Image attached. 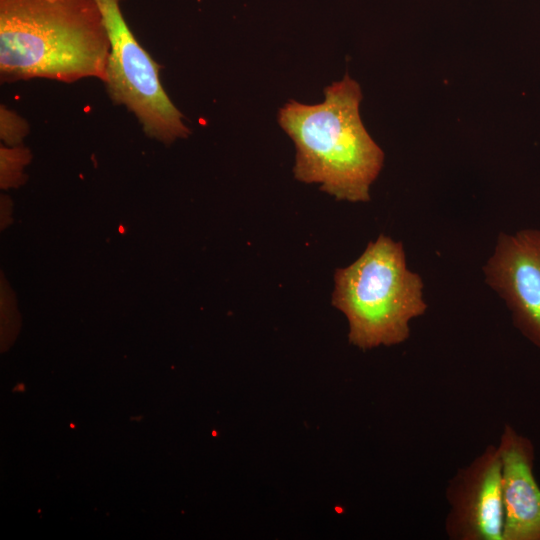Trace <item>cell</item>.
<instances>
[{"label": "cell", "mask_w": 540, "mask_h": 540, "mask_svg": "<svg viewBox=\"0 0 540 540\" xmlns=\"http://www.w3.org/2000/svg\"><path fill=\"white\" fill-rule=\"evenodd\" d=\"M109 54L96 0H0L2 82L103 81Z\"/></svg>", "instance_id": "6da1fadb"}, {"label": "cell", "mask_w": 540, "mask_h": 540, "mask_svg": "<svg viewBox=\"0 0 540 540\" xmlns=\"http://www.w3.org/2000/svg\"><path fill=\"white\" fill-rule=\"evenodd\" d=\"M360 85L349 75L324 89L321 103L288 101L278 123L296 148L294 178L320 184L337 200L367 202L384 152L363 125Z\"/></svg>", "instance_id": "7a4b0ae2"}, {"label": "cell", "mask_w": 540, "mask_h": 540, "mask_svg": "<svg viewBox=\"0 0 540 540\" xmlns=\"http://www.w3.org/2000/svg\"><path fill=\"white\" fill-rule=\"evenodd\" d=\"M423 281L408 269L401 242L380 234L357 260L334 273L332 305L348 321L349 343L369 350L410 336V322L423 315Z\"/></svg>", "instance_id": "3957f363"}, {"label": "cell", "mask_w": 540, "mask_h": 540, "mask_svg": "<svg viewBox=\"0 0 540 540\" xmlns=\"http://www.w3.org/2000/svg\"><path fill=\"white\" fill-rule=\"evenodd\" d=\"M122 1L96 0L110 40L103 80L107 93L136 117L147 136L165 144L186 138L191 131L161 84V66L128 26Z\"/></svg>", "instance_id": "277c9868"}, {"label": "cell", "mask_w": 540, "mask_h": 540, "mask_svg": "<svg viewBox=\"0 0 540 540\" xmlns=\"http://www.w3.org/2000/svg\"><path fill=\"white\" fill-rule=\"evenodd\" d=\"M444 530L451 540H503L505 512L498 447L488 445L449 480Z\"/></svg>", "instance_id": "5b68a950"}, {"label": "cell", "mask_w": 540, "mask_h": 540, "mask_svg": "<svg viewBox=\"0 0 540 540\" xmlns=\"http://www.w3.org/2000/svg\"><path fill=\"white\" fill-rule=\"evenodd\" d=\"M483 272L486 283L505 301L516 328L540 348V230L501 232Z\"/></svg>", "instance_id": "8992f818"}, {"label": "cell", "mask_w": 540, "mask_h": 540, "mask_svg": "<svg viewBox=\"0 0 540 540\" xmlns=\"http://www.w3.org/2000/svg\"><path fill=\"white\" fill-rule=\"evenodd\" d=\"M497 447L505 512L503 540H540V487L533 473V444L506 424Z\"/></svg>", "instance_id": "52a82bcc"}, {"label": "cell", "mask_w": 540, "mask_h": 540, "mask_svg": "<svg viewBox=\"0 0 540 540\" xmlns=\"http://www.w3.org/2000/svg\"><path fill=\"white\" fill-rule=\"evenodd\" d=\"M31 153L21 145H1L0 148V180L2 188L17 187L24 181L23 170L30 162Z\"/></svg>", "instance_id": "ba28073f"}, {"label": "cell", "mask_w": 540, "mask_h": 540, "mask_svg": "<svg viewBox=\"0 0 540 540\" xmlns=\"http://www.w3.org/2000/svg\"><path fill=\"white\" fill-rule=\"evenodd\" d=\"M29 133L28 122L6 105L0 106V138L5 145H21Z\"/></svg>", "instance_id": "9c48e42d"}]
</instances>
